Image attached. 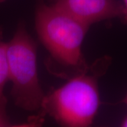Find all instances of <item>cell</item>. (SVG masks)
<instances>
[{
  "instance_id": "obj_1",
  "label": "cell",
  "mask_w": 127,
  "mask_h": 127,
  "mask_svg": "<svg viewBox=\"0 0 127 127\" xmlns=\"http://www.w3.org/2000/svg\"><path fill=\"white\" fill-rule=\"evenodd\" d=\"M35 23L38 38L57 63L77 74L88 71L81 47L90 26L42 2L37 6Z\"/></svg>"
},
{
  "instance_id": "obj_2",
  "label": "cell",
  "mask_w": 127,
  "mask_h": 127,
  "mask_svg": "<svg viewBox=\"0 0 127 127\" xmlns=\"http://www.w3.org/2000/svg\"><path fill=\"white\" fill-rule=\"evenodd\" d=\"M100 103L97 78L86 71L45 95L40 109L59 127H91Z\"/></svg>"
},
{
  "instance_id": "obj_3",
  "label": "cell",
  "mask_w": 127,
  "mask_h": 127,
  "mask_svg": "<svg viewBox=\"0 0 127 127\" xmlns=\"http://www.w3.org/2000/svg\"><path fill=\"white\" fill-rule=\"evenodd\" d=\"M11 95L21 109L40 110L45 94L38 78L36 42L23 24H19L11 40L7 42Z\"/></svg>"
},
{
  "instance_id": "obj_4",
  "label": "cell",
  "mask_w": 127,
  "mask_h": 127,
  "mask_svg": "<svg viewBox=\"0 0 127 127\" xmlns=\"http://www.w3.org/2000/svg\"><path fill=\"white\" fill-rule=\"evenodd\" d=\"M52 4L88 26L122 17L123 6L117 0H54Z\"/></svg>"
},
{
  "instance_id": "obj_5",
  "label": "cell",
  "mask_w": 127,
  "mask_h": 127,
  "mask_svg": "<svg viewBox=\"0 0 127 127\" xmlns=\"http://www.w3.org/2000/svg\"><path fill=\"white\" fill-rule=\"evenodd\" d=\"M9 81L7 42L3 40V31L0 28V97L4 96V89Z\"/></svg>"
},
{
  "instance_id": "obj_6",
  "label": "cell",
  "mask_w": 127,
  "mask_h": 127,
  "mask_svg": "<svg viewBox=\"0 0 127 127\" xmlns=\"http://www.w3.org/2000/svg\"><path fill=\"white\" fill-rule=\"evenodd\" d=\"M45 116L46 114L45 112L40 109V112H38L37 114L32 115L28 119L26 122L8 127H43L45 124Z\"/></svg>"
},
{
  "instance_id": "obj_7",
  "label": "cell",
  "mask_w": 127,
  "mask_h": 127,
  "mask_svg": "<svg viewBox=\"0 0 127 127\" xmlns=\"http://www.w3.org/2000/svg\"><path fill=\"white\" fill-rule=\"evenodd\" d=\"M7 98L4 95L0 97V127H8L9 117L7 115Z\"/></svg>"
},
{
  "instance_id": "obj_8",
  "label": "cell",
  "mask_w": 127,
  "mask_h": 127,
  "mask_svg": "<svg viewBox=\"0 0 127 127\" xmlns=\"http://www.w3.org/2000/svg\"><path fill=\"white\" fill-rule=\"evenodd\" d=\"M122 4L123 6V14L121 18H122L124 23H127V0H123Z\"/></svg>"
},
{
  "instance_id": "obj_9",
  "label": "cell",
  "mask_w": 127,
  "mask_h": 127,
  "mask_svg": "<svg viewBox=\"0 0 127 127\" xmlns=\"http://www.w3.org/2000/svg\"><path fill=\"white\" fill-rule=\"evenodd\" d=\"M121 127H127V117H126L124 119V120L123 121Z\"/></svg>"
},
{
  "instance_id": "obj_10",
  "label": "cell",
  "mask_w": 127,
  "mask_h": 127,
  "mask_svg": "<svg viewBox=\"0 0 127 127\" xmlns=\"http://www.w3.org/2000/svg\"><path fill=\"white\" fill-rule=\"evenodd\" d=\"M123 102H124V103H125V104L127 105V95H126V97H124V99L123 100Z\"/></svg>"
},
{
  "instance_id": "obj_11",
  "label": "cell",
  "mask_w": 127,
  "mask_h": 127,
  "mask_svg": "<svg viewBox=\"0 0 127 127\" xmlns=\"http://www.w3.org/2000/svg\"><path fill=\"white\" fill-rule=\"evenodd\" d=\"M5 0H0V4H1V3H3L4 1Z\"/></svg>"
}]
</instances>
